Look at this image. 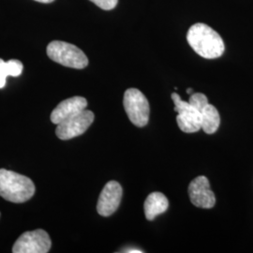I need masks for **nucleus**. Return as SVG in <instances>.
<instances>
[{
    "label": "nucleus",
    "mask_w": 253,
    "mask_h": 253,
    "mask_svg": "<svg viewBox=\"0 0 253 253\" xmlns=\"http://www.w3.org/2000/svg\"><path fill=\"white\" fill-rule=\"evenodd\" d=\"M126 116L130 122L138 127L145 126L149 120L150 107L145 95L136 88H128L123 100Z\"/></svg>",
    "instance_id": "nucleus-4"
},
{
    "label": "nucleus",
    "mask_w": 253,
    "mask_h": 253,
    "mask_svg": "<svg viewBox=\"0 0 253 253\" xmlns=\"http://www.w3.org/2000/svg\"><path fill=\"white\" fill-rule=\"evenodd\" d=\"M37 2H41V3H46V4H48V3H52V2H54V0H35Z\"/></svg>",
    "instance_id": "nucleus-16"
},
{
    "label": "nucleus",
    "mask_w": 253,
    "mask_h": 253,
    "mask_svg": "<svg viewBox=\"0 0 253 253\" xmlns=\"http://www.w3.org/2000/svg\"><path fill=\"white\" fill-rule=\"evenodd\" d=\"M24 70L23 63L17 59H10L8 62H5L0 58V88H3L6 85V80L8 76L18 77Z\"/></svg>",
    "instance_id": "nucleus-13"
},
{
    "label": "nucleus",
    "mask_w": 253,
    "mask_h": 253,
    "mask_svg": "<svg viewBox=\"0 0 253 253\" xmlns=\"http://www.w3.org/2000/svg\"><path fill=\"white\" fill-rule=\"evenodd\" d=\"M189 102L190 104L199 111L200 109L203 108L206 104H208V97L203 93H193L190 96Z\"/></svg>",
    "instance_id": "nucleus-14"
},
{
    "label": "nucleus",
    "mask_w": 253,
    "mask_h": 253,
    "mask_svg": "<svg viewBox=\"0 0 253 253\" xmlns=\"http://www.w3.org/2000/svg\"><path fill=\"white\" fill-rule=\"evenodd\" d=\"M126 253H143V252H142V251H137V250H135V251H126Z\"/></svg>",
    "instance_id": "nucleus-17"
},
{
    "label": "nucleus",
    "mask_w": 253,
    "mask_h": 253,
    "mask_svg": "<svg viewBox=\"0 0 253 253\" xmlns=\"http://www.w3.org/2000/svg\"><path fill=\"white\" fill-rule=\"evenodd\" d=\"M46 52L50 59L68 68L82 70L88 65V58L81 49L69 42L54 41L48 44Z\"/></svg>",
    "instance_id": "nucleus-3"
},
{
    "label": "nucleus",
    "mask_w": 253,
    "mask_h": 253,
    "mask_svg": "<svg viewBox=\"0 0 253 253\" xmlns=\"http://www.w3.org/2000/svg\"><path fill=\"white\" fill-rule=\"evenodd\" d=\"M35 185L30 178L17 172L0 169V196L11 203L22 204L31 199Z\"/></svg>",
    "instance_id": "nucleus-2"
},
{
    "label": "nucleus",
    "mask_w": 253,
    "mask_h": 253,
    "mask_svg": "<svg viewBox=\"0 0 253 253\" xmlns=\"http://www.w3.org/2000/svg\"><path fill=\"white\" fill-rule=\"evenodd\" d=\"M94 114L89 110H84L80 114L58 124L55 134L61 140H70L82 135L94 121Z\"/></svg>",
    "instance_id": "nucleus-7"
},
{
    "label": "nucleus",
    "mask_w": 253,
    "mask_h": 253,
    "mask_svg": "<svg viewBox=\"0 0 253 253\" xmlns=\"http://www.w3.org/2000/svg\"><path fill=\"white\" fill-rule=\"evenodd\" d=\"M172 99L174 103V111L178 113L176 121L181 130L187 133H193L202 129V117L199 111L189 101L182 100L175 92L172 93Z\"/></svg>",
    "instance_id": "nucleus-5"
},
{
    "label": "nucleus",
    "mask_w": 253,
    "mask_h": 253,
    "mask_svg": "<svg viewBox=\"0 0 253 253\" xmlns=\"http://www.w3.org/2000/svg\"><path fill=\"white\" fill-rule=\"evenodd\" d=\"M187 41L196 54L207 59L217 58L223 54L225 50L223 40L218 33L202 23L190 27Z\"/></svg>",
    "instance_id": "nucleus-1"
},
{
    "label": "nucleus",
    "mask_w": 253,
    "mask_h": 253,
    "mask_svg": "<svg viewBox=\"0 0 253 253\" xmlns=\"http://www.w3.org/2000/svg\"><path fill=\"white\" fill-rule=\"evenodd\" d=\"M189 196L193 206L201 208H214L216 204V197L214 192L210 189L209 181L204 175L196 177L190 182Z\"/></svg>",
    "instance_id": "nucleus-9"
},
{
    "label": "nucleus",
    "mask_w": 253,
    "mask_h": 253,
    "mask_svg": "<svg viewBox=\"0 0 253 253\" xmlns=\"http://www.w3.org/2000/svg\"><path fill=\"white\" fill-rule=\"evenodd\" d=\"M87 106V101L83 97H73L61 101L51 114V121L58 125L65 120L80 114Z\"/></svg>",
    "instance_id": "nucleus-10"
},
{
    "label": "nucleus",
    "mask_w": 253,
    "mask_h": 253,
    "mask_svg": "<svg viewBox=\"0 0 253 253\" xmlns=\"http://www.w3.org/2000/svg\"><path fill=\"white\" fill-rule=\"evenodd\" d=\"M95 5L104 10L115 9L118 5V0H90Z\"/></svg>",
    "instance_id": "nucleus-15"
},
{
    "label": "nucleus",
    "mask_w": 253,
    "mask_h": 253,
    "mask_svg": "<svg viewBox=\"0 0 253 253\" xmlns=\"http://www.w3.org/2000/svg\"><path fill=\"white\" fill-rule=\"evenodd\" d=\"M122 187L117 181H109L100 192L97 210L102 217L113 215L119 208L122 199Z\"/></svg>",
    "instance_id": "nucleus-8"
},
{
    "label": "nucleus",
    "mask_w": 253,
    "mask_h": 253,
    "mask_svg": "<svg viewBox=\"0 0 253 253\" xmlns=\"http://www.w3.org/2000/svg\"><path fill=\"white\" fill-rule=\"evenodd\" d=\"M192 91H193L192 88H188V89H187V93H188V94H192Z\"/></svg>",
    "instance_id": "nucleus-18"
},
{
    "label": "nucleus",
    "mask_w": 253,
    "mask_h": 253,
    "mask_svg": "<svg viewBox=\"0 0 253 253\" xmlns=\"http://www.w3.org/2000/svg\"><path fill=\"white\" fill-rule=\"evenodd\" d=\"M51 246L52 242L47 232L38 229L21 235L12 247V253H46L50 251Z\"/></svg>",
    "instance_id": "nucleus-6"
},
{
    "label": "nucleus",
    "mask_w": 253,
    "mask_h": 253,
    "mask_svg": "<svg viewBox=\"0 0 253 253\" xmlns=\"http://www.w3.org/2000/svg\"><path fill=\"white\" fill-rule=\"evenodd\" d=\"M199 112L202 117V129L208 134L215 133L220 125V117L216 107L208 103L200 109Z\"/></svg>",
    "instance_id": "nucleus-12"
},
{
    "label": "nucleus",
    "mask_w": 253,
    "mask_h": 253,
    "mask_svg": "<svg viewBox=\"0 0 253 253\" xmlns=\"http://www.w3.org/2000/svg\"><path fill=\"white\" fill-rule=\"evenodd\" d=\"M169 201L162 192H152L145 200L144 209L147 220H153L155 217L167 211Z\"/></svg>",
    "instance_id": "nucleus-11"
}]
</instances>
